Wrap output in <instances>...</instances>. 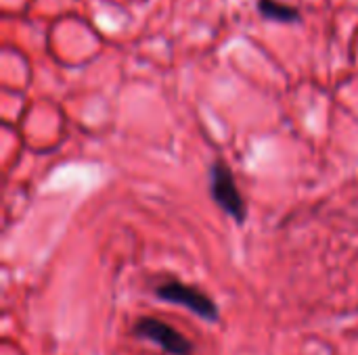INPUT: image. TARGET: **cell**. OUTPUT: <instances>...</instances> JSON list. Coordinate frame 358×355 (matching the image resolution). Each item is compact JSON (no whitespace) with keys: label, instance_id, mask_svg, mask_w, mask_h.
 <instances>
[{"label":"cell","instance_id":"obj_1","mask_svg":"<svg viewBox=\"0 0 358 355\" xmlns=\"http://www.w3.org/2000/svg\"><path fill=\"white\" fill-rule=\"evenodd\" d=\"M210 197L212 201L237 224H245L248 220V203L237 186L233 169L227 161L214 159L210 165Z\"/></svg>","mask_w":358,"mask_h":355},{"label":"cell","instance_id":"obj_2","mask_svg":"<svg viewBox=\"0 0 358 355\" xmlns=\"http://www.w3.org/2000/svg\"><path fill=\"white\" fill-rule=\"evenodd\" d=\"M155 297L166 301V303H174V305H180V308H187L191 314H195L197 318L206 320V322H218L220 320V312H218V305L199 289L191 287V285H185L176 278H168L164 282H159L155 289H153Z\"/></svg>","mask_w":358,"mask_h":355},{"label":"cell","instance_id":"obj_3","mask_svg":"<svg viewBox=\"0 0 358 355\" xmlns=\"http://www.w3.org/2000/svg\"><path fill=\"white\" fill-rule=\"evenodd\" d=\"M132 333L143 339V341H149L153 345H157L164 354L168 355H191L193 354V343L182 335L178 333L174 326L166 324L164 320H157V318H151V316H145V318H138L132 326Z\"/></svg>","mask_w":358,"mask_h":355},{"label":"cell","instance_id":"obj_4","mask_svg":"<svg viewBox=\"0 0 358 355\" xmlns=\"http://www.w3.org/2000/svg\"><path fill=\"white\" fill-rule=\"evenodd\" d=\"M256 10L262 19L275 21V23H298L300 10L292 4L279 2V0H256Z\"/></svg>","mask_w":358,"mask_h":355}]
</instances>
